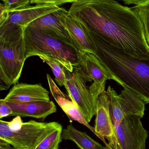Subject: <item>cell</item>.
<instances>
[{"label":"cell","instance_id":"29","mask_svg":"<svg viewBox=\"0 0 149 149\" xmlns=\"http://www.w3.org/2000/svg\"><path fill=\"white\" fill-rule=\"evenodd\" d=\"M120 1H122V0H120Z\"/></svg>","mask_w":149,"mask_h":149},{"label":"cell","instance_id":"26","mask_svg":"<svg viewBox=\"0 0 149 149\" xmlns=\"http://www.w3.org/2000/svg\"><path fill=\"white\" fill-rule=\"evenodd\" d=\"M105 148L106 149H122L118 143L115 135L111 140L108 141V143L106 144Z\"/></svg>","mask_w":149,"mask_h":149},{"label":"cell","instance_id":"19","mask_svg":"<svg viewBox=\"0 0 149 149\" xmlns=\"http://www.w3.org/2000/svg\"><path fill=\"white\" fill-rule=\"evenodd\" d=\"M142 24L145 38L149 45V0L131 7Z\"/></svg>","mask_w":149,"mask_h":149},{"label":"cell","instance_id":"11","mask_svg":"<svg viewBox=\"0 0 149 149\" xmlns=\"http://www.w3.org/2000/svg\"><path fill=\"white\" fill-rule=\"evenodd\" d=\"M3 99L8 102L22 103L50 101L49 91L41 84L25 83L15 84Z\"/></svg>","mask_w":149,"mask_h":149},{"label":"cell","instance_id":"1","mask_svg":"<svg viewBox=\"0 0 149 149\" xmlns=\"http://www.w3.org/2000/svg\"><path fill=\"white\" fill-rule=\"evenodd\" d=\"M68 11L89 35L134 57L149 59V45L142 24L131 8L116 0H78Z\"/></svg>","mask_w":149,"mask_h":149},{"label":"cell","instance_id":"14","mask_svg":"<svg viewBox=\"0 0 149 149\" xmlns=\"http://www.w3.org/2000/svg\"><path fill=\"white\" fill-rule=\"evenodd\" d=\"M12 110L10 116L30 117L44 119L57 111L54 102L50 101L31 102H7Z\"/></svg>","mask_w":149,"mask_h":149},{"label":"cell","instance_id":"28","mask_svg":"<svg viewBox=\"0 0 149 149\" xmlns=\"http://www.w3.org/2000/svg\"><path fill=\"white\" fill-rule=\"evenodd\" d=\"M10 144L0 139V149H15L10 147Z\"/></svg>","mask_w":149,"mask_h":149},{"label":"cell","instance_id":"30","mask_svg":"<svg viewBox=\"0 0 149 149\" xmlns=\"http://www.w3.org/2000/svg\"></svg>","mask_w":149,"mask_h":149},{"label":"cell","instance_id":"7","mask_svg":"<svg viewBox=\"0 0 149 149\" xmlns=\"http://www.w3.org/2000/svg\"><path fill=\"white\" fill-rule=\"evenodd\" d=\"M106 92L109 113L114 127L118 126L126 116L143 117L146 103L134 93L124 88L118 94L111 86Z\"/></svg>","mask_w":149,"mask_h":149},{"label":"cell","instance_id":"25","mask_svg":"<svg viewBox=\"0 0 149 149\" xmlns=\"http://www.w3.org/2000/svg\"><path fill=\"white\" fill-rule=\"evenodd\" d=\"M10 11H9L3 3H0V25L4 24L8 19Z\"/></svg>","mask_w":149,"mask_h":149},{"label":"cell","instance_id":"12","mask_svg":"<svg viewBox=\"0 0 149 149\" xmlns=\"http://www.w3.org/2000/svg\"><path fill=\"white\" fill-rule=\"evenodd\" d=\"M96 108L94 127L96 136L105 145V138L109 141L115 135L114 126L112 121L108 108V100L106 91L99 95Z\"/></svg>","mask_w":149,"mask_h":149},{"label":"cell","instance_id":"24","mask_svg":"<svg viewBox=\"0 0 149 149\" xmlns=\"http://www.w3.org/2000/svg\"><path fill=\"white\" fill-rule=\"evenodd\" d=\"M24 123L22 120L21 116H16L11 121L8 122L9 127L14 131H17L21 129Z\"/></svg>","mask_w":149,"mask_h":149},{"label":"cell","instance_id":"15","mask_svg":"<svg viewBox=\"0 0 149 149\" xmlns=\"http://www.w3.org/2000/svg\"><path fill=\"white\" fill-rule=\"evenodd\" d=\"M60 7L54 4H36L10 11L8 19L1 25L15 24L26 28L31 23ZM1 26V25H0Z\"/></svg>","mask_w":149,"mask_h":149},{"label":"cell","instance_id":"21","mask_svg":"<svg viewBox=\"0 0 149 149\" xmlns=\"http://www.w3.org/2000/svg\"><path fill=\"white\" fill-rule=\"evenodd\" d=\"M5 7L10 11H15L29 6L31 0H2Z\"/></svg>","mask_w":149,"mask_h":149},{"label":"cell","instance_id":"27","mask_svg":"<svg viewBox=\"0 0 149 149\" xmlns=\"http://www.w3.org/2000/svg\"><path fill=\"white\" fill-rule=\"evenodd\" d=\"M147 1L148 0H122L125 4L127 5L141 4Z\"/></svg>","mask_w":149,"mask_h":149},{"label":"cell","instance_id":"8","mask_svg":"<svg viewBox=\"0 0 149 149\" xmlns=\"http://www.w3.org/2000/svg\"><path fill=\"white\" fill-rule=\"evenodd\" d=\"M68 13L65 9L59 8L36 19L28 26L72 46L80 53L66 28V17Z\"/></svg>","mask_w":149,"mask_h":149},{"label":"cell","instance_id":"6","mask_svg":"<svg viewBox=\"0 0 149 149\" xmlns=\"http://www.w3.org/2000/svg\"><path fill=\"white\" fill-rule=\"evenodd\" d=\"M66 79L65 88L68 95L76 103L88 123L96 113L97 105L94 103L89 88L86 86L87 81L92 80L87 74L82 66L74 68L70 72L64 67Z\"/></svg>","mask_w":149,"mask_h":149},{"label":"cell","instance_id":"10","mask_svg":"<svg viewBox=\"0 0 149 149\" xmlns=\"http://www.w3.org/2000/svg\"><path fill=\"white\" fill-rule=\"evenodd\" d=\"M81 65L93 82L89 87L94 103L97 105L99 95L105 91L108 80L113 77L100 60L94 54L83 52L80 54Z\"/></svg>","mask_w":149,"mask_h":149},{"label":"cell","instance_id":"13","mask_svg":"<svg viewBox=\"0 0 149 149\" xmlns=\"http://www.w3.org/2000/svg\"><path fill=\"white\" fill-rule=\"evenodd\" d=\"M46 76L52 95L70 120L78 122L88 128L96 135L94 127L86 121L83 114L76 103L72 100L69 95L64 93L59 88L49 74H47Z\"/></svg>","mask_w":149,"mask_h":149},{"label":"cell","instance_id":"16","mask_svg":"<svg viewBox=\"0 0 149 149\" xmlns=\"http://www.w3.org/2000/svg\"><path fill=\"white\" fill-rule=\"evenodd\" d=\"M66 24L67 30L78 46L80 53L87 52L95 55L94 45L87 31L69 13L66 17Z\"/></svg>","mask_w":149,"mask_h":149},{"label":"cell","instance_id":"23","mask_svg":"<svg viewBox=\"0 0 149 149\" xmlns=\"http://www.w3.org/2000/svg\"><path fill=\"white\" fill-rule=\"evenodd\" d=\"M12 113V110L10 107L4 99L0 100V118L10 116Z\"/></svg>","mask_w":149,"mask_h":149},{"label":"cell","instance_id":"22","mask_svg":"<svg viewBox=\"0 0 149 149\" xmlns=\"http://www.w3.org/2000/svg\"><path fill=\"white\" fill-rule=\"evenodd\" d=\"M78 0H31V3L36 4H51L62 5L67 3H73Z\"/></svg>","mask_w":149,"mask_h":149},{"label":"cell","instance_id":"9","mask_svg":"<svg viewBox=\"0 0 149 149\" xmlns=\"http://www.w3.org/2000/svg\"><path fill=\"white\" fill-rule=\"evenodd\" d=\"M114 127L122 149H146L148 133L143 127L140 117L126 116L120 124Z\"/></svg>","mask_w":149,"mask_h":149},{"label":"cell","instance_id":"18","mask_svg":"<svg viewBox=\"0 0 149 149\" xmlns=\"http://www.w3.org/2000/svg\"><path fill=\"white\" fill-rule=\"evenodd\" d=\"M44 63H46L50 67L55 76V80L58 85L60 86H66V79L64 71V66L58 62L54 60L49 56L40 55L38 56Z\"/></svg>","mask_w":149,"mask_h":149},{"label":"cell","instance_id":"4","mask_svg":"<svg viewBox=\"0 0 149 149\" xmlns=\"http://www.w3.org/2000/svg\"><path fill=\"white\" fill-rule=\"evenodd\" d=\"M25 59L45 55L58 62L70 72L80 67V53L72 46L27 26L24 30Z\"/></svg>","mask_w":149,"mask_h":149},{"label":"cell","instance_id":"3","mask_svg":"<svg viewBox=\"0 0 149 149\" xmlns=\"http://www.w3.org/2000/svg\"><path fill=\"white\" fill-rule=\"evenodd\" d=\"M25 28L15 24L0 26V90L18 82L26 59Z\"/></svg>","mask_w":149,"mask_h":149},{"label":"cell","instance_id":"5","mask_svg":"<svg viewBox=\"0 0 149 149\" xmlns=\"http://www.w3.org/2000/svg\"><path fill=\"white\" fill-rule=\"evenodd\" d=\"M57 122H39L33 120L24 123L21 129L11 130L8 122L0 120V139L15 149H35L56 128L61 126Z\"/></svg>","mask_w":149,"mask_h":149},{"label":"cell","instance_id":"17","mask_svg":"<svg viewBox=\"0 0 149 149\" xmlns=\"http://www.w3.org/2000/svg\"><path fill=\"white\" fill-rule=\"evenodd\" d=\"M61 138L62 140L73 142L80 149H106L105 147L92 139L86 132L78 130L71 124L63 129Z\"/></svg>","mask_w":149,"mask_h":149},{"label":"cell","instance_id":"2","mask_svg":"<svg viewBox=\"0 0 149 149\" xmlns=\"http://www.w3.org/2000/svg\"><path fill=\"white\" fill-rule=\"evenodd\" d=\"M89 36L94 45L95 56L113 80L134 93L146 104L149 103V59L134 57L103 39Z\"/></svg>","mask_w":149,"mask_h":149},{"label":"cell","instance_id":"20","mask_svg":"<svg viewBox=\"0 0 149 149\" xmlns=\"http://www.w3.org/2000/svg\"><path fill=\"white\" fill-rule=\"evenodd\" d=\"M62 125L50 134L35 149H58L62 141Z\"/></svg>","mask_w":149,"mask_h":149}]
</instances>
